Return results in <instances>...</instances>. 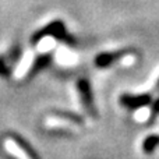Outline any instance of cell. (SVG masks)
<instances>
[{
  "mask_svg": "<svg viewBox=\"0 0 159 159\" xmlns=\"http://www.w3.org/2000/svg\"><path fill=\"white\" fill-rule=\"evenodd\" d=\"M78 91L81 95V101L84 105L85 110L89 113L91 116H96V107L93 103V96H92V91H91V85L88 82L87 78H80L78 80Z\"/></svg>",
  "mask_w": 159,
  "mask_h": 159,
  "instance_id": "277c9868",
  "label": "cell"
},
{
  "mask_svg": "<svg viewBox=\"0 0 159 159\" xmlns=\"http://www.w3.org/2000/svg\"><path fill=\"white\" fill-rule=\"evenodd\" d=\"M155 91H159V80H158V82H157V85H155Z\"/></svg>",
  "mask_w": 159,
  "mask_h": 159,
  "instance_id": "9c48e42d",
  "label": "cell"
},
{
  "mask_svg": "<svg viewBox=\"0 0 159 159\" xmlns=\"http://www.w3.org/2000/svg\"><path fill=\"white\" fill-rule=\"evenodd\" d=\"M157 147H159V135L158 134L148 135L143 143V151L145 154H152L157 149Z\"/></svg>",
  "mask_w": 159,
  "mask_h": 159,
  "instance_id": "52a82bcc",
  "label": "cell"
},
{
  "mask_svg": "<svg viewBox=\"0 0 159 159\" xmlns=\"http://www.w3.org/2000/svg\"><path fill=\"white\" fill-rule=\"evenodd\" d=\"M158 115H159V98L155 102H152V113H151V117H149L148 121H152Z\"/></svg>",
  "mask_w": 159,
  "mask_h": 159,
  "instance_id": "ba28073f",
  "label": "cell"
},
{
  "mask_svg": "<svg viewBox=\"0 0 159 159\" xmlns=\"http://www.w3.org/2000/svg\"><path fill=\"white\" fill-rule=\"evenodd\" d=\"M4 147L11 155L18 159H39L30 144L25 143L20 137H7L4 141Z\"/></svg>",
  "mask_w": 159,
  "mask_h": 159,
  "instance_id": "6da1fadb",
  "label": "cell"
},
{
  "mask_svg": "<svg viewBox=\"0 0 159 159\" xmlns=\"http://www.w3.org/2000/svg\"><path fill=\"white\" fill-rule=\"evenodd\" d=\"M20 52H21L20 46L16 45V46L11 48L6 55L0 56V75H7L8 73L11 71V67H13V64L16 63V60L18 59Z\"/></svg>",
  "mask_w": 159,
  "mask_h": 159,
  "instance_id": "8992f818",
  "label": "cell"
},
{
  "mask_svg": "<svg viewBox=\"0 0 159 159\" xmlns=\"http://www.w3.org/2000/svg\"><path fill=\"white\" fill-rule=\"evenodd\" d=\"M129 53H131L130 49H120V50H115V52H105L101 53V55L96 56L95 59V64L101 69H105V67L112 66L115 61L123 59L124 56H127Z\"/></svg>",
  "mask_w": 159,
  "mask_h": 159,
  "instance_id": "5b68a950",
  "label": "cell"
},
{
  "mask_svg": "<svg viewBox=\"0 0 159 159\" xmlns=\"http://www.w3.org/2000/svg\"><path fill=\"white\" fill-rule=\"evenodd\" d=\"M120 103H121V106L127 107L130 110L141 109V107L149 106L152 103V95L151 93H141V95L124 93V95L120 96Z\"/></svg>",
  "mask_w": 159,
  "mask_h": 159,
  "instance_id": "3957f363",
  "label": "cell"
},
{
  "mask_svg": "<svg viewBox=\"0 0 159 159\" xmlns=\"http://www.w3.org/2000/svg\"><path fill=\"white\" fill-rule=\"evenodd\" d=\"M56 36V38L61 39V41L67 42V43H74V39H73L71 35H69L66 31V28H64L63 22L61 21H56V22H52L50 25H48V27L42 28L39 32H36L35 35L32 36V42H36L38 39L43 38V36Z\"/></svg>",
  "mask_w": 159,
  "mask_h": 159,
  "instance_id": "7a4b0ae2",
  "label": "cell"
}]
</instances>
